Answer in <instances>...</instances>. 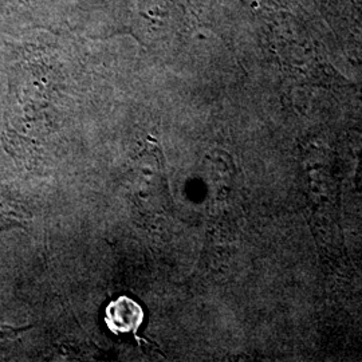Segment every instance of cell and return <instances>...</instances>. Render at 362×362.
<instances>
[{
	"instance_id": "3",
	"label": "cell",
	"mask_w": 362,
	"mask_h": 362,
	"mask_svg": "<svg viewBox=\"0 0 362 362\" xmlns=\"http://www.w3.org/2000/svg\"><path fill=\"white\" fill-rule=\"evenodd\" d=\"M31 326H23V327H11V326H7L4 329H0V338H8V337L16 336L19 334L21 332H25L28 330Z\"/></svg>"
},
{
	"instance_id": "4",
	"label": "cell",
	"mask_w": 362,
	"mask_h": 362,
	"mask_svg": "<svg viewBox=\"0 0 362 362\" xmlns=\"http://www.w3.org/2000/svg\"><path fill=\"white\" fill-rule=\"evenodd\" d=\"M356 184L358 189H362V145L361 149L358 151V167H357V176H356Z\"/></svg>"
},
{
	"instance_id": "2",
	"label": "cell",
	"mask_w": 362,
	"mask_h": 362,
	"mask_svg": "<svg viewBox=\"0 0 362 362\" xmlns=\"http://www.w3.org/2000/svg\"><path fill=\"white\" fill-rule=\"evenodd\" d=\"M144 321L141 308L127 297L118 298L106 309L105 322L116 334L136 333Z\"/></svg>"
},
{
	"instance_id": "1",
	"label": "cell",
	"mask_w": 362,
	"mask_h": 362,
	"mask_svg": "<svg viewBox=\"0 0 362 362\" xmlns=\"http://www.w3.org/2000/svg\"><path fill=\"white\" fill-rule=\"evenodd\" d=\"M130 192L146 212H161L168 206L169 188L164 158L157 146L134 158L129 173Z\"/></svg>"
}]
</instances>
